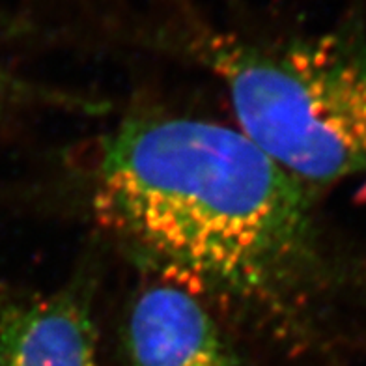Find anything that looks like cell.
Returning a JSON list of instances; mask_svg holds the SVG:
<instances>
[{
    "mask_svg": "<svg viewBox=\"0 0 366 366\" xmlns=\"http://www.w3.org/2000/svg\"><path fill=\"white\" fill-rule=\"evenodd\" d=\"M96 209L174 282L252 307H282L314 260L309 189L215 122H126L103 146Z\"/></svg>",
    "mask_w": 366,
    "mask_h": 366,
    "instance_id": "6da1fadb",
    "label": "cell"
},
{
    "mask_svg": "<svg viewBox=\"0 0 366 366\" xmlns=\"http://www.w3.org/2000/svg\"><path fill=\"white\" fill-rule=\"evenodd\" d=\"M237 129L309 189L366 174V41L331 32L288 44L207 41Z\"/></svg>",
    "mask_w": 366,
    "mask_h": 366,
    "instance_id": "7a4b0ae2",
    "label": "cell"
},
{
    "mask_svg": "<svg viewBox=\"0 0 366 366\" xmlns=\"http://www.w3.org/2000/svg\"><path fill=\"white\" fill-rule=\"evenodd\" d=\"M122 344L126 366H245L202 301L179 282L140 290Z\"/></svg>",
    "mask_w": 366,
    "mask_h": 366,
    "instance_id": "3957f363",
    "label": "cell"
},
{
    "mask_svg": "<svg viewBox=\"0 0 366 366\" xmlns=\"http://www.w3.org/2000/svg\"><path fill=\"white\" fill-rule=\"evenodd\" d=\"M0 366H97L84 285L8 305L0 314Z\"/></svg>",
    "mask_w": 366,
    "mask_h": 366,
    "instance_id": "277c9868",
    "label": "cell"
}]
</instances>
